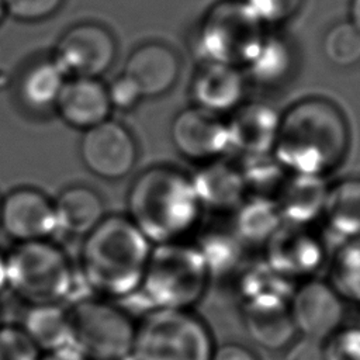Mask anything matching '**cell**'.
Masks as SVG:
<instances>
[{
  "mask_svg": "<svg viewBox=\"0 0 360 360\" xmlns=\"http://www.w3.org/2000/svg\"><path fill=\"white\" fill-rule=\"evenodd\" d=\"M79 274L98 297H127L143 277L149 245L128 217L105 215L82 238Z\"/></svg>",
  "mask_w": 360,
  "mask_h": 360,
  "instance_id": "cell-1",
  "label": "cell"
},
{
  "mask_svg": "<svg viewBox=\"0 0 360 360\" xmlns=\"http://www.w3.org/2000/svg\"><path fill=\"white\" fill-rule=\"evenodd\" d=\"M280 160L301 174L316 176L342 159L347 145L346 124L329 101L312 98L295 104L278 122Z\"/></svg>",
  "mask_w": 360,
  "mask_h": 360,
  "instance_id": "cell-2",
  "label": "cell"
},
{
  "mask_svg": "<svg viewBox=\"0 0 360 360\" xmlns=\"http://www.w3.org/2000/svg\"><path fill=\"white\" fill-rule=\"evenodd\" d=\"M195 195V188L180 173L153 167L132 183L128 193V218L146 239H173L191 225Z\"/></svg>",
  "mask_w": 360,
  "mask_h": 360,
  "instance_id": "cell-3",
  "label": "cell"
},
{
  "mask_svg": "<svg viewBox=\"0 0 360 360\" xmlns=\"http://www.w3.org/2000/svg\"><path fill=\"white\" fill-rule=\"evenodd\" d=\"M6 263L7 288L28 305L62 302L75 288L73 263L51 239L15 243Z\"/></svg>",
  "mask_w": 360,
  "mask_h": 360,
  "instance_id": "cell-4",
  "label": "cell"
},
{
  "mask_svg": "<svg viewBox=\"0 0 360 360\" xmlns=\"http://www.w3.org/2000/svg\"><path fill=\"white\" fill-rule=\"evenodd\" d=\"M207 326L180 308L159 309L136 328L131 360H211Z\"/></svg>",
  "mask_w": 360,
  "mask_h": 360,
  "instance_id": "cell-5",
  "label": "cell"
},
{
  "mask_svg": "<svg viewBox=\"0 0 360 360\" xmlns=\"http://www.w3.org/2000/svg\"><path fill=\"white\" fill-rule=\"evenodd\" d=\"M69 309L72 345L90 360L131 357L136 328L131 318L104 297H82Z\"/></svg>",
  "mask_w": 360,
  "mask_h": 360,
  "instance_id": "cell-6",
  "label": "cell"
},
{
  "mask_svg": "<svg viewBox=\"0 0 360 360\" xmlns=\"http://www.w3.org/2000/svg\"><path fill=\"white\" fill-rule=\"evenodd\" d=\"M260 24L249 14L242 1L217 6L200 28L197 48L210 63L232 65L246 62L262 38Z\"/></svg>",
  "mask_w": 360,
  "mask_h": 360,
  "instance_id": "cell-7",
  "label": "cell"
},
{
  "mask_svg": "<svg viewBox=\"0 0 360 360\" xmlns=\"http://www.w3.org/2000/svg\"><path fill=\"white\" fill-rule=\"evenodd\" d=\"M139 285L165 308H179L197 298L202 287L201 262L190 250L160 248L149 256Z\"/></svg>",
  "mask_w": 360,
  "mask_h": 360,
  "instance_id": "cell-8",
  "label": "cell"
},
{
  "mask_svg": "<svg viewBox=\"0 0 360 360\" xmlns=\"http://www.w3.org/2000/svg\"><path fill=\"white\" fill-rule=\"evenodd\" d=\"M115 39L96 22H80L69 28L58 41L53 60L70 77H100L114 63Z\"/></svg>",
  "mask_w": 360,
  "mask_h": 360,
  "instance_id": "cell-9",
  "label": "cell"
},
{
  "mask_svg": "<svg viewBox=\"0 0 360 360\" xmlns=\"http://www.w3.org/2000/svg\"><path fill=\"white\" fill-rule=\"evenodd\" d=\"M136 143L125 125L111 118L83 131L79 155L84 167L105 180L127 176L136 162Z\"/></svg>",
  "mask_w": 360,
  "mask_h": 360,
  "instance_id": "cell-10",
  "label": "cell"
},
{
  "mask_svg": "<svg viewBox=\"0 0 360 360\" xmlns=\"http://www.w3.org/2000/svg\"><path fill=\"white\" fill-rule=\"evenodd\" d=\"M0 229L15 243L51 239L58 231L53 200L34 187H17L1 198Z\"/></svg>",
  "mask_w": 360,
  "mask_h": 360,
  "instance_id": "cell-11",
  "label": "cell"
},
{
  "mask_svg": "<svg viewBox=\"0 0 360 360\" xmlns=\"http://www.w3.org/2000/svg\"><path fill=\"white\" fill-rule=\"evenodd\" d=\"M290 314L295 329L305 338L321 342L336 330L343 308L329 285L322 281H309L295 292Z\"/></svg>",
  "mask_w": 360,
  "mask_h": 360,
  "instance_id": "cell-12",
  "label": "cell"
},
{
  "mask_svg": "<svg viewBox=\"0 0 360 360\" xmlns=\"http://www.w3.org/2000/svg\"><path fill=\"white\" fill-rule=\"evenodd\" d=\"M172 138L180 153L195 160L218 155L229 142L228 127L215 112L201 107L184 110L176 117Z\"/></svg>",
  "mask_w": 360,
  "mask_h": 360,
  "instance_id": "cell-13",
  "label": "cell"
},
{
  "mask_svg": "<svg viewBox=\"0 0 360 360\" xmlns=\"http://www.w3.org/2000/svg\"><path fill=\"white\" fill-rule=\"evenodd\" d=\"M111 108L107 86L97 77L66 79L55 104L62 121L80 131L108 120Z\"/></svg>",
  "mask_w": 360,
  "mask_h": 360,
  "instance_id": "cell-14",
  "label": "cell"
},
{
  "mask_svg": "<svg viewBox=\"0 0 360 360\" xmlns=\"http://www.w3.org/2000/svg\"><path fill=\"white\" fill-rule=\"evenodd\" d=\"M179 69V59L170 48L145 44L128 56L122 73L136 84L142 97H155L174 84Z\"/></svg>",
  "mask_w": 360,
  "mask_h": 360,
  "instance_id": "cell-15",
  "label": "cell"
},
{
  "mask_svg": "<svg viewBox=\"0 0 360 360\" xmlns=\"http://www.w3.org/2000/svg\"><path fill=\"white\" fill-rule=\"evenodd\" d=\"M58 231L84 236L105 217L104 201L91 187L73 184L65 187L53 200Z\"/></svg>",
  "mask_w": 360,
  "mask_h": 360,
  "instance_id": "cell-16",
  "label": "cell"
},
{
  "mask_svg": "<svg viewBox=\"0 0 360 360\" xmlns=\"http://www.w3.org/2000/svg\"><path fill=\"white\" fill-rule=\"evenodd\" d=\"M20 326L41 353L73 346L69 309L62 302L28 305Z\"/></svg>",
  "mask_w": 360,
  "mask_h": 360,
  "instance_id": "cell-17",
  "label": "cell"
},
{
  "mask_svg": "<svg viewBox=\"0 0 360 360\" xmlns=\"http://www.w3.org/2000/svg\"><path fill=\"white\" fill-rule=\"evenodd\" d=\"M246 328L252 339L267 350L287 347L295 330L290 309L273 298L256 300L248 307Z\"/></svg>",
  "mask_w": 360,
  "mask_h": 360,
  "instance_id": "cell-18",
  "label": "cell"
},
{
  "mask_svg": "<svg viewBox=\"0 0 360 360\" xmlns=\"http://www.w3.org/2000/svg\"><path fill=\"white\" fill-rule=\"evenodd\" d=\"M243 91L240 73L225 63H208L197 75L193 94L201 108L212 112L233 107Z\"/></svg>",
  "mask_w": 360,
  "mask_h": 360,
  "instance_id": "cell-19",
  "label": "cell"
},
{
  "mask_svg": "<svg viewBox=\"0 0 360 360\" xmlns=\"http://www.w3.org/2000/svg\"><path fill=\"white\" fill-rule=\"evenodd\" d=\"M65 82L66 75L53 59L38 62L21 76L18 86L20 100L32 111L55 108Z\"/></svg>",
  "mask_w": 360,
  "mask_h": 360,
  "instance_id": "cell-20",
  "label": "cell"
},
{
  "mask_svg": "<svg viewBox=\"0 0 360 360\" xmlns=\"http://www.w3.org/2000/svg\"><path fill=\"white\" fill-rule=\"evenodd\" d=\"M278 122L267 107L252 104L243 108L228 127L229 141L236 142L245 150H262L267 148L277 134Z\"/></svg>",
  "mask_w": 360,
  "mask_h": 360,
  "instance_id": "cell-21",
  "label": "cell"
},
{
  "mask_svg": "<svg viewBox=\"0 0 360 360\" xmlns=\"http://www.w3.org/2000/svg\"><path fill=\"white\" fill-rule=\"evenodd\" d=\"M245 63L249 65L250 73L256 79L271 82L287 73L291 63V53L283 39L262 35Z\"/></svg>",
  "mask_w": 360,
  "mask_h": 360,
  "instance_id": "cell-22",
  "label": "cell"
},
{
  "mask_svg": "<svg viewBox=\"0 0 360 360\" xmlns=\"http://www.w3.org/2000/svg\"><path fill=\"white\" fill-rule=\"evenodd\" d=\"M326 215L338 231H360V181H345L325 197Z\"/></svg>",
  "mask_w": 360,
  "mask_h": 360,
  "instance_id": "cell-23",
  "label": "cell"
},
{
  "mask_svg": "<svg viewBox=\"0 0 360 360\" xmlns=\"http://www.w3.org/2000/svg\"><path fill=\"white\" fill-rule=\"evenodd\" d=\"M323 52L329 62L349 68L360 62V31L350 22L333 25L325 35Z\"/></svg>",
  "mask_w": 360,
  "mask_h": 360,
  "instance_id": "cell-24",
  "label": "cell"
},
{
  "mask_svg": "<svg viewBox=\"0 0 360 360\" xmlns=\"http://www.w3.org/2000/svg\"><path fill=\"white\" fill-rule=\"evenodd\" d=\"M325 202L321 183L316 177L304 174L291 183L284 193V210L295 218L315 212Z\"/></svg>",
  "mask_w": 360,
  "mask_h": 360,
  "instance_id": "cell-25",
  "label": "cell"
},
{
  "mask_svg": "<svg viewBox=\"0 0 360 360\" xmlns=\"http://www.w3.org/2000/svg\"><path fill=\"white\" fill-rule=\"evenodd\" d=\"M41 354L20 325L0 323V360H39Z\"/></svg>",
  "mask_w": 360,
  "mask_h": 360,
  "instance_id": "cell-26",
  "label": "cell"
},
{
  "mask_svg": "<svg viewBox=\"0 0 360 360\" xmlns=\"http://www.w3.org/2000/svg\"><path fill=\"white\" fill-rule=\"evenodd\" d=\"M235 177V173L226 167H210L202 173L198 180V193L202 194L205 200L215 204H225L232 201L240 190V181L232 184H224L225 181Z\"/></svg>",
  "mask_w": 360,
  "mask_h": 360,
  "instance_id": "cell-27",
  "label": "cell"
},
{
  "mask_svg": "<svg viewBox=\"0 0 360 360\" xmlns=\"http://www.w3.org/2000/svg\"><path fill=\"white\" fill-rule=\"evenodd\" d=\"M302 0H243L249 14L259 22H277L292 15Z\"/></svg>",
  "mask_w": 360,
  "mask_h": 360,
  "instance_id": "cell-28",
  "label": "cell"
},
{
  "mask_svg": "<svg viewBox=\"0 0 360 360\" xmlns=\"http://www.w3.org/2000/svg\"><path fill=\"white\" fill-rule=\"evenodd\" d=\"M6 14L21 21L44 20L59 10L63 0H3Z\"/></svg>",
  "mask_w": 360,
  "mask_h": 360,
  "instance_id": "cell-29",
  "label": "cell"
},
{
  "mask_svg": "<svg viewBox=\"0 0 360 360\" xmlns=\"http://www.w3.org/2000/svg\"><path fill=\"white\" fill-rule=\"evenodd\" d=\"M107 93L111 107H115L118 110L132 108L142 97L136 84L124 73L115 77L110 83V86H107Z\"/></svg>",
  "mask_w": 360,
  "mask_h": 360,
  "instance_id": "cell-30",
  "label": "cell"
},
{
  "mask_svg": "<svg viewBox=\"0 0 360 360\" xmlns=\"http://www.w3.org/2000/svg\"><path fill=\"white\" fill-rule=\"evenodd\" d=\"M323 356L325 360H360V333L335 338L328 347H323Z\"/></svg>",
  "mask_w": 360,
  "mask_h": 360,
  "instance_id": "cell-31",
  "label": "cell"
},
{
  "mask_svg": "<svg viewBox=\"0 0 360 360\" xmlns=\"http://www.w3.org/2000/svg\"><path fill=\"white\" fill-rule=\"evenodd\" d=\"M283 360H325L323 346L319 340L304 338L287 346Z\"/></svg>",
  "mask_w": 360,
  "mask_h": 360,
  "instance_id": "cell-32",
  "label": "cell"
},
{
  "mask_svg": "<svg viewBox=\"0 0 360 360\" xmlns=\"http://www.w3.org/2000/svg\"><path fill=\"white\" fill-rule=\"evenodd\" d=\"M211 360H259V357L242 345L226 343L214 350Z\"/></svg>",
  "mask_w": 360,
  "mask_h": 360,
  "instance_id": "cell-33",
  "label": "cell"
},
{
  "mask_svg": "<svg viewBox=\"0 0 360 360\" xmlns=\"http://www.w3.org/2000/svg\"><path fill=\"white\" fill-rule=\"evenodd\" d=\"M39 360H90L75 346H68L53 352L42 353Z\"/></svg>",
  "mask_w": 360,
  "mask_h": 360,
  "instance_id": "cell-34",
  "label": "cell"
},
{
  "mask_svg": "<svg viewBox=\"0 0 360 360\" xmlns=\"http://www.w3.org/2000/svg\"><path fill=\"white\" fill-rule=\"evenodd\" d=\"M350 22L360 31V0L350 3Z\"/></svg>",
  "mask_w": 360,
  "mask_h": 360,
  "instance_id": "cell-35",
  "label": "cell"
},
{
  "mask_svg": "<svg viewBox=\"0 0 360 360\" xmlns=\"http://www.w3.org/2000/svg\"><path fill=\"white\" fill-rule=\"evenodd\" d=\"M7 290V263L6 253L0 252V292Z\"/></svg>",
  "mask_w": 360,
  "mask_h": 360,
  "instance_id": "cell-36",
  "label": "cell"
},
{
  "mask_svg": "<svg viewBox=\"0 0 360 360\" xmlns=\"http://www.w3.org/2000/svg\"><path fill=\"white\" fill-rule=\"evenodd\" d=\"M6 15V8H4V1L0 0V22L3 20V17Z\"/></svg>",
  "mask_w": 360,
  "mask_h": 360,
  "instance_id": "cell-37",
  "label": "cell"
},
{
  "mask_svg": "<svg viewBox=\"0 0 360 360\" xmlns=\"http://www.w3.org/2000/svg\"><path fill=\"white\" fill-rule=\"evenodd\" d=\"M0 207H1V197H0Z\"/></svg>",
  "mask_w": 360,
  "mask_h": 360,
  "instance_id": "cell-38",
  "label": "cell"
}]
</instances>
